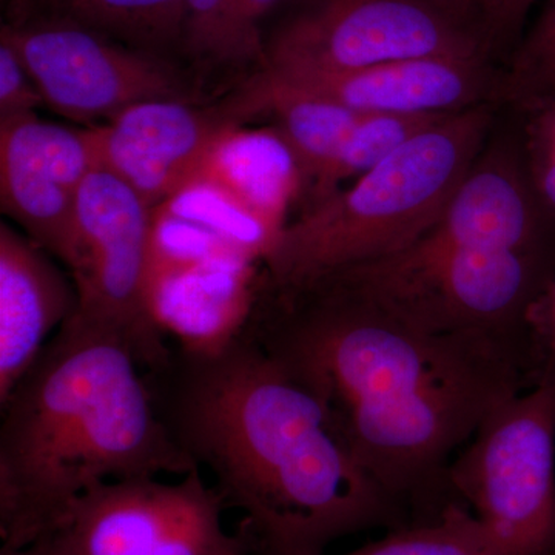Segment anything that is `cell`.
Masks as SVG:
<instances>
[{
    "instance_id": "cell-1",
    "label": "cell",
    "mask_w": 555,
    "mask_h": 555,
    "mask_svg": "<svg viewBox=\"0 0 555 555\" xmlns=\"http://www.w3.org/2000/svg\"><path fill=\"white\" fill-rule=\"evenodd\" d=\"M244 328L315 393L412 524L460 503L452 454L543 372L532 343L425 331L341 273L294 287L261 275Z\"/></svg>"
},
{
    "instance_id": "cell-2",
    "label": "cell",
    "mask_w": 555,
    "mask_h": 555,
    "mask_svg": "<svg viewBox=\"0 0 555 555\" xmlns=\"http://www.w3.org/2000/svg\"><path fill=\"white\" fill-rule=\"evenodd\" d=\"M144 374L175 443L244 514L255 555H324L345 537L412 524L315 393L246 328L208 349L173 346Z\"/></svg>"
},
{
    "instance_id": "cell-3",
    "label": "cell",
    "mask_w": 555,
    "mask_h": 555,
    "mask_svg": "<svg viewBox=\"0 0 555 555\" xmlns=\"http://www.w3.org/2000/svg\"><path fill=\"white\" fill-rule=\"evenodd\" d=\"M0 406L3 546L38 542L96 486L198 467L160 420L133 353L73 315Z\"/></svg>"
},
{
    "instance_id": "cell-4",
    "label": "cell",
    "mask_w": 555,
    "mask_h": 555,
    "mask_svg": "<svg viewBox=\"0 0 555 555\" xmlns=\"http://www.w3.org/2000/svg\"><path fill=\"white\" fill-rule=\"evenodd\" d=\"M503 105L456 113L409 139L352 185L287 222L264 275L294 287L392 257L429 232L476 163Z\"/></svg>"
},
{
    "instance_id": "cell-5",
    "label": "cell",
    "mask_w": 555,
    "mask_h": 555,
    "mask_svg": "<svg viewBox=\"0 0 555 555\" xmlns=\"http://www.w3.org/2000/svg\"><path fill=\"white\" fill-rule=\"evenodd\" d=\"M337 273L425 331L532 343L528 312L553 283L555 254L485 250L422 238L392 257Z\"/></svg>"
},
{
    "instance_id": "cell-6",
    "label": "cell",
    "mask_w": 555,
    "mask_h": 555,
    "mask_svg": "<svg viewBox=\"0 0 555 555\" xmlns=\"http://www.w3.org/2000/svg\"><path fill=\"white\" fill-rule=\"evenodd\" d=\"M449 485L496 555H555V386L537 385L491 412L449 466Z\"/></svg>"
},
{
    "instance_id": "cell-7",
    "label": "cell",
    "mask_w": 555,
    "mask_h": 555,
    "mask_svg": "<svg viewBox=\"0 0 555 555\" xmlns=\"http://www.w3.org/2000/svg\"><path fill=\"white\" fill-rule=\"evenodd\" d=\"M153 208L98 167L79 190L67 269L78 294L75 320L118 337L142 371H158L173 346L149 301Z\"/></svg>"
},
{
    "instance_id": "cell-8",
    "label": "cell",
    "mask_w": 555,
    "mask_h": 555,
    "mask_svg": "<svg viewBox=\"0 0 555 555\" xmlns=\"http://www.w3.org/2000/svg\"><path fill=\"white\" fill-rule=\"evenodd\" d=\"M225 509L201 467L175 483L158 477L126 478L79 496L38 543L47 555L257 554L244 521L235 532L225 531Z\"/></svg>"
},
{
    "instance_id": "cell-9",
    "label": "cell",
    "mask_w": 555,
    "mask_h": 555,
    "mask_svg": "<svg viewBox=\"0 0 555 555\" xmlns=\"http://www.w3.org/2000/svg\"><path fill=\"white\" fill-rule=\"evenodd\" d=\"M420 57L494 61L481 25L441 0H305L273 33L262 67L353 69Z\"/></svg>"
},
{
    "instance_id": "cell-10",
    "label": "cell",
    "mask_w": 555,
    "mask_h": 555,
    "mask_svg": "<svg viewBox=\"0 0 555 555\" xmlns=\"http://www.w3.org/2000/svg\"><path fill=\"white\" fill-rule=\"evenodd\" d=\"M0 39L20 54L43 104L65 118L105 122L139 102L192 101L184 80L166 62L120 49L72 22L2 25Z\"/></svg>"
},
{
    "instance_id": "cell-11",
    "label": "cell",
    "mask_w": 555,
    "mask_h": 555,
    "mask_svg": "<svg viewBox=\"0 0 555 555\" xmlns=\"http://www.w3.org/2000/svg\"><path fill=\"white\" fill-rule=\"evenodd\" d=\"M258 73L363 115H455L505 105V67L486 57H420L353 69L261 67Z\"/></svg>"
},
{
    "instance_id": "cell-12",
    "label": "cell",
    "mask_w": 555,
    "mask_h": 555,
    "mask_svg": "<svg viewBox=\"0 0 555 555\" xmlns=\"http://www.w3.org/2000/svg\"><path fill=\"white\" fill-rule=\"evenodd\" d=\"M100 167L89 131L38 116L0 122V203L35 243L68 264L79 190Z\"/></svg>"
},
{
    "instance_id": "cell-13",
    "label": "cell",
    "mask_w": 555,
    "mask_h": 555,
    "mask_svg": "<svg viewBox=\"0 0 555 555\" xmlns=\"http://www.w3.org/2000/svg\"><path fill=\"white\" fill-rule=\"evenodd\" d=\"M235 124L243 120L228 104L203 108L193 101L153 100L87 131L100 167L155 208L198 173L211 145Z\"/></svg>"
},
{
    "instance_id": "cell-14",
    "label": "cell",
    "mask_w": 555,
    "mask_h": 555,
    "mask_svg": "<svg viewBox=\"0 0 555 555\" xmlns=\"http://www.w3.org/2000/svg\"><path fill=\"white\" fill-rule=\"evenodd\" d=\"M423 238L485 250L555 254V214L529 177L520 119L503 130L496 122L443 215Z\"/></svg>"
},
{
    "instance_id": "cell-15",
    "label": "cell",
    "mask_w": 555,
    "mask_h": 555,
    "mask_svg": "<svg viewBox=\"0 0 555 555\" xmlns=\"http://www.w3.org/2000/svg\"><path fill=\"white\" fill-rule=\"evenodd\" d=\"M51 257L30 236L0 224V403L78 308L75 283Z\"/></svg>"
},
{
    "instance_id": "cell-16",
    "label": "cell",
    "mask_w": 555,
    "mask_h": 555,
    "mask_svg": "<svg viewBox=\"0 0 555 555\" xmlns=\"http://www.w3.org/2000/svg\"><path fill=\"white\" fill-rule=\"evenodd\" d=\"M258 262L221 255L153 275L149 301L160 328L179 347L208 349L224 345L246 326L259 276Z\"/></svg>"
},
{
    "instance_id": "cell-17",
    "label": "cell",
    "mask_w": 555,
    "mask_h": 555,
    "mask_svg": "<svg viewBox=\"0 0 555 555\" xmlns=\"http://www.w3.org/2000/svg\"><path fill=\"white\" fill-rule=\"evenodd\" d=\"M195 177L224 190L280 232L287 224L288 204L305 181L276 129H246L243 124L217 139Z\"/></svg>"
},
{
    "instance_id": "cell-18",
    "label": "cell",
    "mask_w": 555,
    "mask_h": 555,
    "mask_svg": "<svg viewBox=\"0 0 555 555\" xmlns=\"http://www.w3.org/2000/svg\"><path fill=\"white\" fill-rule=\"evenodd\" d=\"M182 219L206 229L250 261L262 262L272 254L280 230L206 179L192 178L169 199L159 204Z\"/></svg>"
},
{
    "instance_id": "cell-19",
    "label": "cell",
    "mask_w": 555,
    "mask_h": 555,
    "mask_svg": "<svg viewBox=\"0 0 555 555\" xmlns=\"http://www.w3.org/2000/svg\"><path fill=\"white\" fill-rule=\"evenodd\" d=\"M54 20L138 46L181 39L185 0H46Z\"/></svg>"
},
{
    "instance_id": "cell-20",
    "label": "cell",
    "mask_w": 555,
    "mask_h": 555,
    "mask_svg": "<svg viewBox=\"0 0 555 555\" xmlns=\"http://www.w3.org/2000/svg\"><path fill=\"white\" fill-rule=\"evenodd\" d=\"M343 555L496 554L469 507L452 503L437 520L390 529L382 539Z\"/></svg>"
},
{
    "instance_id": "cell-21",
    "label": "cell",
    "mask_w": 555,
    "mask_h": 555,
    "mask_svg": "<svg viewBox=\"0 0 555 555\" xmlns=\"http://www.w3.org/2000/svg\"><path fill=\"white\" fill-rule=\"evenodd\" d=\"M456 115V113H455ZM452 115H364L315 192V203L337 192L347 179L360 178L390 153Z\"/></svg>"
},
{
    "instance_id": "cell-22",
    "label": "cell",
    "mask_w": 555,
    "mask_h": 555,
    "mask_svg": "<svg viewBox=\"0 0 555 555\" xmlns=\"http://www.w3.org/2000/svg\"><path fill=\"white\" fill-rule=\"evenodd\" d=\"M555 98V0L518 42L505 65V105L514 109Z\"/></svg>"
},
{
    "instance_id": "cell-23",
    "label": "cell",
    "mask_w": 555,
    "mask_h": 555,
    "mask_svg": "<svg viewBox=\"0 0 555 555\" xmlns=\"http://www.w3.org/2000/svg\"><path fill=\"white\" fill-rule=\"evenodd\" d=\"M181 39L189 53L199 60L236 62L233 0H185Z\"/></svg>"
},
{
    "instance_id": "cell-24",
    "label": "cell",
    "mask_w": 555,
    "mask_h": 555,
    "mask_svg": "<svg viewBox=\"0 0 555 555\" xmlns=\"http://www.w3.org/2000/svg\"><path fill=\"white\" fill-rule=\"evenodd\" d=\"M514 112L520 118L521 144L532 185L555 214V98Z\"/></svg>"
},
{
    "instance_id": "cell-25",
    "label": "cell",
    "mask_w": 555,
    "mask_h": 555,
    "mask_svg": "<svg viewBox=\"0 0 555 555\" xmlns=\"http://www.w3.org/2000/svg\"><path fill=\"white\" fill-rule=\"evenodd\" d=\"M42 94L20 54L0 39V122L36 115Z\"/></svg>"
},
{
    "instance_id": "cell-26",
    "label": "cell",
    "mask_w": 555,
    "mask_h": 555,
    "mask_svg": "<svg viewBox=\"0 0 555 555\" xmlns=\"http://www.w3.org/2000/svg\"><path fill=\"white\" fill-rule=\"evenodd\" d=\"M534 0H485L483 30L489 53L505 67L520 42L528 11Z\"/></svg>"
},
{
    "instance_id": "cell-27",
    "label": "cell",
    "mask_w": 555,
    "mask_h": 555,
    "mask_svg": "<svg viewBox=\"0 0 555 555\" xmlns=\"http://www.w3.org/2000/svg\"><path fill=\"white\" fill-rule=\"evenodd\" d=\"M278 0H233V46L236 62L255 61L262 67L266 46L259 24Z\"/></svg>"
},
{
    "instance_id": "cell-28",
    "label": "cell",
    "mask_w": 555,
    "mask_h": 555,
    "mask_svg": "<svg viewBox=\"0 0 555 555\" xmlns=\"http://www.w3.org/2000/svg\"><path fill=\"white\" fill-rule=\"evenodd\" d=\"M528 328L540 364L555 358V278L528 312Z\"/></svg>"
},
{
    "instance_id": "cell-29",
    "label": "cell",
    "mask_w": 555,
    "mask_h": 555,
    "mask_svg": "<svg viewBox=\"0 0 555 555\" xmlns=\"http://www.w3.org/2000/svg\"><path fill=\"white\" fill-rule=\"evenodd\" d=\"M441 2L448 3L449 7H452L459 13L477 21L481 28H483L485 0H441Z\"/></svg>"
},
{
    "instance_id": "cell-30",
    "label": "cell",
    "mask_w": 555,
    "mask_h": 555,
    "mask_svg": "<svg viewBox=\"0 0 555 555\" xmlns=\"http://www.w3.org/2000/svg\"><path fill=\"white\" fill-rule=\"evenodd\" d=\"M0 555H47L46 550H43L40 543H33L30 546L24 547H11L3 546L0 550Z\"/></svg>"
},
{
    "instance_id": "cell-31",
    "label": "cell",
    "mask_w": 555,
    "mask_h": 555,
    "mask_svg": "<svg viewBox=\"0 0 555 555\" xmlns=\"http://www.w3.org/2000/svg\"><path fill=\"white\" fill-rule=\"evenodd\" d=\"M543 374L547 375V377L553 379V383L555 386V358H554V360L547 361L545 371H543Z\"/></svg>"
}]
</instances>
